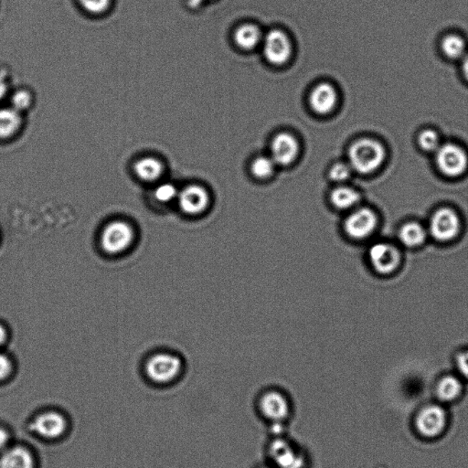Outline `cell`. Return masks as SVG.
I'll return each instance as SVG.
<instances>
[{"instance_id":"30bf717a","label":"cell","mask_w":468,"mask_h":468,"mask_svg":"<svg viewBox=\"0 0 468 468\" xmlns=\"http://www.w3.org/2000/svg\"><path fill=\"white\" fill-rule=\"evenodd\" d=\"M178 201L183 213L198 215L209 206L210 195L203 187L190 185L178 193Z\"/></svg>"},{"instance_id":"d6986e66","label":"cell","mask_w":468,"mask_h":468,"mask_svg":"<svg viewBox=\"0 0 468 468\" xmlns=\"http://www.w3.org/2000/svg\"><path fill=\"white\" fill-rule=\"evenodd\" d=\"M462 392V383L454 376H445L438 382L437 395L443 402H453L459 397Z\"/></svg>"},{"instance_id":"d4e9b609","label":"cell","mask_w":468,"mask_h":468,"mask_svg":"<svg viewBox=\"0 0 468 468\" xmlns=\"http://www.w3.org/2000/svg\"><path fill=\"white\" fill-rule=\"evenodd\" d=\"M34 103V96L28 90H19L13 93L11 107L19 113L27 111Z\"/></svg>"},{"instance_id":"1f68e13d","label":"cell","mask_w":468,"mask_h":468,"mask_svg":"<svg viewBox=\"0 0 468 468\" xmlns=\"http://www.w3.org/2000/svg\"><path fill=\"white\" fill-rule=\"evenodd\" d=\"M9 437L8 432L4 429L0 428V450L4 449L6 444H9Z\"/></svg>"},{"instance_id":"8992f818","label":"cell","mask_w":468,"mask_h":468,"mask_svg":"<svg viewBox=\"0 0 468 468\" xmlns=\"http://www.w3.org/2000/svg\"><path fill=\"white\" fill-rule=\"evenodd\" d=\"M378 223L376 214L372 210L362 208L351 213L347 216L344 229L350 238L362 240L373 233Z\"/></svg>"},{"instance_id":"52a82bcc","label":"cell","mask_w":468,"mask_h":468,"mask_svg":"<svg viewBox=\"0 0 468 468\" xmlns=\"http://www.w3.org/2000/svg\"><path fill=\"white\" fill-rule=\"evenodd\" d=\"M291 42L284 32L274 29L263 40V54L266 60L275 65H282L291 57Z\"/></svg>"},{"instance_id":"7c38bea8","label":"cell","mask_w":468,"mask_h":468,"mask_svg":"<svg viewBox=\"0 0 468 468\" xmlns=\"http://www.w3.org/2000/svg\"><path fill=\"white\" fill-rule=\"evenodd\" d=\"M66 421L63 415L55 412H44L31 422L29 428L34 433L44 438H58L66 429Z\"/></svg>"},{"instance_id":"83f0119b","label":"cell","mask_w":468,"mask_h":468,"mask_svg":"<svg viewBox=\"0 0 468 468\" xmlns=\"http://www.w3.org/2000/svg\"><path fill=\"white\" fill-rule=\"evenodd\" d=\"M351 175V167L345 163H337L331 168L330 178L335 182H343L347 180Z\"/></svg>"},{"instance_id":"ac0fdd59","label":"cell","mask_w":468,"mask_h":468,"mask_svg":"<svg viewBox=\"0 0 468 468\" xmlns=\"http://www.w3.org/2000/svg\"><path fill=\"white\" fill-rule=\"evenodd\" d=\"M360 200V193L354 188L346 186L337 187L330 194L333 206L341 210H350L356 206Z\"/></svg>"},{"instance_id":"9a60e30c","label":"cell","mask_w":468,"mask_h":468,"mask_svg":"<svg viewBox=\"0 0 468 468\" xmlns=\"http://www.w3.org/2000/svg\"><path fill=\"white\" fill-rule=\"evenodd\" d=\"M134 171L136 177L145 182H154L159 180L164 173V164L161 159L146 156L135 162Z\"/></svg>"},{"instance_id":"4dcf8cb0","label":"cell","mask_w":468,"mask_h":468,"mask_svg":"<svg viewBox=\"0 0 468 468\" xmlns=\"http://www.w3.org/2000/svg\"><path fill=\"white\" fill-rule=\"evenodd\" d=\"M9 86L6 83L4 74H0V101H1L8 93Z\"/></svg>"},{"instance_id":"6da1fadb","label":"cell","mask_w":468,"mask_h":468,"mask_svg":"<svg viewBox=\"0 0 468 468\" xmlns=\"http://www.w3.org/2000/svg\"><path fill=\"white\" fill-rule=\"evenodd\" d=\"M350 167L360 174H370L380 168L386 158L385 146L370 138L357 141L350 146Z\"/></svg>"},{"instance_id":"d6a6232c","label":"cell","mask_w":468,"mask_h":468,"mask_svg":"<svg viewBox=\"0 0 468 468\" xmlns=\"http://www.w3.org/2000/svg\"><path fill=\"white\" fill-rule=\"evenodd\" d=\"M206 1H208V0H188V5L190 9H196Z\"/></svg>"},{"instance_id":"836d02e7","label":"cell","mask_w":468,"mask_h":468,"mask_svg":"<svg viewBox=\"0 0 468 468\" xmlns=\"http://www.w3.org/2000/svg\"><path fill=\"white\" fill-rule=\"evenodd\" d=\"M462 70L464 77L468 81V53L462 58Z\"/></svg>"},{"instance_id":"3957f363","label":"cell","mask_w":468,"mask_h":468,"mask_svg":"<svg viewBox=\"0 0 468 468\" xmlns=\"http://www.w3.org/2000/svg\"><path fill=\"white\" fill-rule=\"evenodd\" d=\"M134 240V230L129 224L120 220L109 223L101 235V245L109 255L125 252Z\"/></svg>"},{"instance_id":"484cf974","label":"cell","mask_w":468,"mask_h":468,"mask_svg":"<svg viewBox=\"0 0 468 468\" xmlns=\"http://www.w3.org/2000/svg\"><path fill=\"white\" fill-rule=\"evenodd\" d=\"M178 191L177 188L171 183H162L155 188V199L161 203H171L172 200L178 199Z\"/></svg>"},{"instance_id":"f546056e","label":"cell","mask_w":468,"mask_h":468,"mask_svg":"<svg viewBox=\"0 0 468 468\" xmlns=\"http://www.w3.org/2000/svg\"><path fill=\"white\" fill-rule=\"evenodd\" d=\"M457 365L461 375L468 379V350L457 356Z\"/></svg>"},{"instance_id":"2e32d148","label":"cell","mask_w":468,"mask_h":468,"mask_svg":"<svg viewBox=\"0 0 468 468\" xmlns=\"http://www.w3.org/2000/svg\"><path fill=\"white\" fill-rule=\"evenodd\" d=\"M24 119L21 113L13 108H0V139H9L14 136L21 128Z\"/></svg>"},{"instance_id":"9c48e42d","label":"cell","mask_w":468,"mask_h":468,"mask_svg":"<svg viewBox=\"0 0 468 468\" xmlns=\"http://www.w3.org/2000/svg\"><path fill=\"white\" fill-rule=\"evenodd\" d=\"M459 218L454 210L441 209L434 214L431 220L432 235L441 242L454 239L459 233Z\"/></svg>"},{"instance_id":"277c9868","label":"cell","mask_w":468,"mask_h":468,"mask_svg":"<svg viewBox=\"0 0 468 468\" xmlns=\"http://www.w3.org/2000/svg\"><path fill=\"white\" fill-rule=\"evenodd\" d=\"M182 363L178 357L171 354H158L146 364L149 378L158 383H168L177 378L181 372Z\"/></svg>"},{"instance_id":"cb8c5ba5","label":"cell","mask_w":468,"mask_h":468,"mask_svg":"<svg viewBox=\"0 0 468 468\" xmlns=\"http://www.w3.org/2000/svg\"><path fill=\"white\" fill-rule=\"evenodd\" d=\"M418 143L422 151L435 152L440 148V138L434 130L425 129L418 136Z\"/></svg>"},{"instance_id":"5b68a950","label":"cell","mask_w":468,"mask_h":468,"mask_svg":"<svg viewBox=\"0 0 468 468\" xmlns=\"http://www.w3.org/2000/svg\"><path fill=\"white\" fill-rule=\"evenodd\" d=\"M258 409L263 417L272 422H284L290 414L287 396L278 391L263 392L259 398Z\"/></svg>"},{"instance_id":"8fae6325","label":"cell","mask_w":468,"mask_h":468,"mask_svg":"<svg viewBox=\"0 0 468 468\" xmlns=\"http://www.w3.org/2000/svg\"><path fill=\"white\" fill-rule=\"evenodd\" d=\"M370 263L380 274H390L398 268L401 256L395 247L388 243H379L372 245L369 253Z\"/></svg>"},{"instance_id":"e0dca14e","label":"cell","mask_w":468,"mask_h":468,"mask_svg":"<svg viewBox=\"0 0 468 468\" xmlns=\"http://www.w3.org/2000/svg\"><path fill=\"white\" fill-rule=\"evenodd\" d=\"M0 468H34V459L24 447H13L0 458Z\"/></svg>"},{"instance_id":"e575fe53","label":"cell","mask_w":468,"mask_h":468,"mask_svg":"<svg viewBox=\"0 0 468 468\" xmlns=\"http://www.w3.org/2000/svg\"><path fill=\"white\" fill-rule=\"evenodd\" d=\"M6 339V332L4 327L0 325V346H2L4 344Z\"/></svg>"},{"instance_id":"ffe728a7","label":"cell","mask_w":468,"mask_h":468,"mask_svg":"<svg viewBox=\"0 0 468 468\" xmlns=\"http://www.w3.org/2000/svg\"><path fill=\"white\" fill-rule=\"evenodd\" d=\"M234 38L237 45L243 50H252L261 41V31L255 25H243L237 29Z\"/></svg>"},{"instance_id":"603a6c76","label":"cell","mask_w":468,"mask_h":468,"mask_svg":"<svg viewBox=\"0 0 468 468\" xmlns=\"http://www.w3.org/2000/svg\"><path fill=\"white\" fill-rule=\"evenodd\" d=\"M275 162L272 158L260 157L253 162L252 172L256 178L265 180L271 177L275 171Z\"/></svg>"},{"instance_id":"7402d4cb","label":"cell","mask_w":468,"mask_h":468,"mask_svg":"<svg viewBox=\"0 0 468 468\" xmlns=\"http://www.w3.org/2000/svg\"><path fill=\"white\" fill-rule=\"evenodd\" d=\"M399 235L401 242L407 247L421 245L427 236L420 224L415 223H410L402 226Z\"/></svg>"},{"instance_id":"4fadbf2b","label":"cell","mask_w":468,"mask_h":468,"mask_svg":"<svg viewBox=\"0 0 468 468\" xmlns=\"http://www.w3.org/2000/svg\"><path fill=\"white\" fill-rule=\"evenodd\" d=\"M272 159L275 164L290 165L295 161L298 154L297 139L288 133L275 136L271 146Z\"/></svg>"},{"instance_id":"7a4b0ae2","label":"cell","mask_w":468,"mask_h":468,"mask_svg":"<svg viewBox=\"0 0 468 468\" xmlns=\"http://www.w3.org/2000/svg\"><path fill=\"white\" fill-rule=\"evenodd\" d=\"M435 153L437 167L447 177L456 178L467 171L468 157L461 146L447 143L441 145Z\"/></svg>"},{"instance_id":"5bb4252c","label":"cell","mask_w":468,"mask_h":468,"mask_svg":"<svg viewBox=\"0 0 468 468\" xmlns=\"http://www.w3.org/2000/svg\"><path fill=\"white\" fill-rule=\"evenodd\" d=\"M337 96L336 90L328 83H320L314 88L310 94L312 109L320 115H327L336 106Z\"/></svg>"},{"instance_id":"4316f807","label":"cell","mask_w":468,"mask_h":468,"mask_svg":"<svg viewBox=\"0 0 468 468\" xmlns=\"http://www.w3.org/2000/svg\"><path fill=\"white\" fill-rule=\"evenodd\" d=\"M79 4L88 13L93 15L103 14L108 11L111 0H78Z\"/></svg>"},{"instance_id":"f1b7e54d","label":"cell","mask_w":468,"mask_h":468,"mask_svg":"<svg viewBox=\"0 0 468 468\" xmlns=\"http://www.w3.org/2000/svg\"><path fill=\"white\" fill-rule=\"evenodd\" d=\"M12 363L5 354L0 353V380H5L11 375Z\"/></svg>"},{"instance_id":"ba28073f","label":"cell","mask_w":468,"mask_h":468,"mask_svg":"<svg viewBox=\"0 0 468 468\" xmlns=\"http://www.w3.org/2000/svg\"><path fill=\"white\" fill-rule=\"evenodd\" d=\"M447 420V412L441 406H427L416 418V428L422 437H437L444 431Z\"/></svg>"},{"instance_id":"44dd1931","label":"cell","mask_w":468,"mask_h":468,"mask_svg":"<svg viewBox=\"0 0 468 468\" xmlns=\"http://www.w3.org/2000/svg\"><path fill=\"white\" fill-rule=\"evenodd\" d=\"M442 51L447 58L459 60L467 54V45L464 39L456 34L447 35L442 41Z\"/></svg>"}]
</instances>
